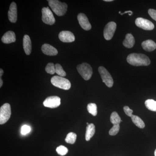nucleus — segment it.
<instances>
[{"instance_id": "obj_1", "label": "nucleus", "mask_w": 156, "mask_h": 156, "mask_svg": "<svg viewBox=\"0 0 156 156\" xmlns=\"http://www.w3.org/2000/svg\"><path fill=\"white\" fill-rule=\"evenodd\" d=\"M127 60L128 63L134 66H147L151 63L149 57L141 53H131L127 57Z\"/></svg>"}, {"instance_id": "obj_2", "label": "nucleus", "mask_w": 156, "mask_h": 156, "mask_svg": "<svg viewBox=\"0 0 156 156\" xmlns=\"http://www.w3.org/2000/svg\"><path fill=\"white\" fill-rule=\"evenodd\" d=\"M48 1L49 6L54 13L57 16H63L66 13L68 8L66 3L61 2L57 0H50Z\"/></svg>"}, {"instance_id": "obj_3", "label": "nucleus", "mask_w": 156, "mask_h": 156, "mask_svg": "<svg viewBox=\"0 0 156 156\" xmlns=\"http://www.w3.org/2000/svg\"><path fill=\"white\" fill-rule=\"evenodd\" d=\"M51 82L53 86L64 90H69L71 86L68 80L59 76H54L51 78Z\"/></svg>"}, {"instance_id": "obj_4", "label": "nucleus", "mask_w": 156, "mask_h": 156, "mask_svg": "<svg viewBox=\"0 0 156 156\" xmlns=\"http://www.w3.org/2000/svg\"><path fill=\"white\" fill-rule=\"evenodd\" d=\"M77 69L78 72L85 80H90L93 73L91 66L85 62L77 66Z\"/></svg>"}, {"instance_id": "obj_5", "label": "nucleus", "mask_w": 156, "mask_h": 156, "mask_svg": "<svg viewBox=\"0 0 156 156\" xmlns=\"http://www.w3.org/2000/svg\"><path fill=\"white\" fill-rule=\"evenodd\" d=\"M11 114V105L5 103L0 108V124L3 125L8 122Z\"/></svg>"}, {"instance_id": "obj_6", "label": "nucleus", "mask_w": 156, "mask_h": 156, "mask_svg": "<svg viewBox=\"0 0 156 156\" xmlns=\"http://www.w3.org/2000/svg\"><path fill=\"white\" fill-rule=\"evenodd\" d=\"M98 70L103 83H104L108 87L111 88L113 85L114 81L109 73L103 66H100L98 68Z\"/></svg>"}, {"instance_id": "obj_7", "label": "nucleus", "mask_w": 156, "mask_h": 156, "mask_svg": "<svg viewBox=\"0 0 156 156\" xmlns=\"http://www.w3.org/2000/svg\"><path fill=\"white\" fill-rule=\"evenodd\" d=\"M42 20L43 22L50 25H53L55 23V18L49 7L43 8L42 9Z\"/></svg>"}, {"instance_id": "obj_8", "label": "nucleus", "mask_w": 156, "mask_h": 156, "mask_svg": "<svg viewBox=\"0 0 156 156\" xmlns=\"http://www.w3.org/2000/svg\"><path fill=\"white\" fill-rule=\"evenodd\" d=\"M116 27V24L114 22H110L106 24L104 30V37L105 40L107 41L111 40L114 34Z\"/></svg>"}, {"instance_id": "obj_9", "label": "nucleus", "mask_w": 156, "mask_h": 156, "mask_svg": "<svg viewBox=\"0 0 156 156\" xmlns=\"http://www.w3.org/2000/svg\"><path fill=\"white\" fill-rule=\"evenodd\" d=\"M61 104V99L56 96H50L46 98L43 105L46 107L54 108L58 107Z\"/></svg>"}, {"instance_id": "obj_10", "label": "nucleus", "mask_w": 156, "mask_h": 156, "mask_svg": "<svg viewBox=\"0 0 156 156\" xmlns=\"http://www.w3.org/2000/svg\"><path fill=\"white\" fill-rule=\"evenodd\" d=\"M135 24L136 26L144 30H152L154 28V25L153 23L147 19L141 17L136 18L135 20Z\"/></svg>"}, {"instance_id": "obj_11", "label": "nucleus", "mask_w": 156, "mask_h": 156, "mask_svg": "<svg viewBox=\"0 0 156 156\" xmlns=\"http://www.w3.org/2000/svg\"><path fill=\"white\" fill-rule=\"evenodd\" d=\"M58 38L61 41L64 43H71L75 40L73 34L69 31H62L58 34Z\"/></svg>"}, {"instance_id": "obj_12", "label": "nucleus", "mask_w": 156, "mask_h": 156, "mask_svg": "<svg viewBox=\"0 0 156 156\" xmlns=\"http://www.w3.org/2000/svg\"><path fill=\"white\" fill-rule=\"evenodd\" d=\"M77 19L82 28L86 30H89L92 28L89 20L85 14L80 13L78 15Z\"/></svg>"}, {"instance_id": "obj_13", "label": "nucleus", "mask_w": 156, "mask_h": 156, "mask_svg": "<svg viewBox=\"0 0 156 156\" xmlns=\"http://www.w3.org/2000/svg\"><path fill=\"white\" fill-rule=\"evenodd\" d=\"M17 6L16 3L13 2L10 5L8 12L9 20L11 23H15L17 20Z\"/></svg>"}, {"instance_id": "obj_14", "label": "nucleus", "mask_w": 156, "mask_h": 156, "mask_svg": "<svg viewBox=\"0 0 156 156\" xmlns=\"http://www.w3.org/2000/svg\"><path fill=\"white\" fill-rule=\"evenodd\" d=\"M42 52L48 56H56L58 54V51L56 48L49 44H45L42 46Z\"/></svg>"}, {"instance_id": "obj_15", "label": "nucleus", "mask_w": 156, "mask_h": 156, "mask_svg": "<svg viewBox=\"0 0 156 156\" xmlns=\"http://www.w3.org/2000/svg\"><path fill=\"white\" fill-rule=\"evenodd\" d=\"M2 41L5 44H11L16 41V36L14 32L12 31L7 32L2 37Z\"/></svg>"}, {"instance_id": "obj_16", "label": "nucleus", "mask_w": 156, "mask_h": 156, "mask_svg": "<svg viewBox=\"0 0 156 156\" xmlns=\"http://www.w3.org/2000/svg\"><path fill=\"white\" fill-rule=\"evenodd\" d=\"M23 48L26 54L30 55L32 50L31 41L30 37L27 35H25L23 37Z\"/></svg>"}, {"instance_id": "obj_17", "label": "nucleus", "mask_w": 156, "mask_h": 156, "mask_svg": "<svg viewBox=\"0 0 156 156\" xmlns=\"http://www.w3.org/2000/svg\"><path fill=\"white\" fill-rule=\"evenodd\" d=\"M141 46L144 50L148 52L154 51L156 49V44L152 40H148L143 42Z\"/></svg>"}, {"instance_id": "obj_18", "label": "nucleus", "mask_w": 156, "mask_h": 156, "mask_svg": "<svg viewBox=\"0 0 156 156\" xmlns=\"http://www.w3.org/2000/svg\"><path fill=\"white\" fill-rule=\"evenodd\" d=\"M134 43H135V40L133 36L131 34H127L126 38L123 41V45L126 48H131L134 46Z\"/></svg>"}, {"instance_id": "obj_19", "label": "nucleus", "mask_w": 156, "mask_h": 156, "mask_svg": "<svg viewBox=\"0 0 156 156\" xmlns=\"http://www.w3.org/2000/svg\"><path fill=\"white\" fill-rule=\"evenodd\" d=\"M95 126L94 124L91 123L87 126L86 129V140L87 141H89L90 139L95 134Z\"/></svg>"}, {"instance_id": "obj_20", "label": "nucleus", "mask_w": 156, "mask_h": 156, "mask_svg": "<svg viewBox=\"0 0 156 156\" xmlns=\"http://www.w3.org/2000/svg\"><path fill=\"white\" fill-rule=\"evenodd\" d=\"M131 118L133 122L138 128H143L145 127V124L144 122L139 117L135 115H133L131 117Z\"/></svg>"}, {"instance_id": "obj_21", "label": "nucleus", "mask_w": 156, "mask_h": 156, "mask_svg": "<svg viewBox=\"0 0 156 156\" xmlns=\"http://www.w3.org/2000/svg\"><path fill=\"white\" fill-rule=\"evenodd\" d=\"M147 108L151 111L156 112V101L153 99H147L145 102Z\"/></svg>"}, {"instance_id": "obj_22", "label": "nucleus", "mask_w": 156, "mask_h": 156, "mask_svg": "<svg viewBox=\"0 0 156 156\" xmlns=\"http://www.w3.org/2000/svg\"><path fill=\"white\" fill-rule=\"evenodd\" d=\"M110 121L113 125H119L120 122H122L121 118L118 113L115 112L112 113L110 117Z\"/></svg>"}, {"instance_id": "obj_23", "label": "nucleus", "mask_w": 156, "mask_h": 156, "mask_svg": "<svg viewBox=\"0 0 156 156\" xmlns=\"http://www.w3.org/2000/svg\"><path fill=\"white\" fill-rule=\"evenodd\" d=\"M87 110L89 113L91 114L94 116L97 115V105L95 103H89L87 105Z\"/></svg>"}, {"instance_id": "obj_24", "label": "nucleus", "mask_w": 156, "mask_h": 156, "mask_svg": "<svg viewBox=\"0 0 156 156\" xmlns=\"http://www.w3.org/2000/svg\"><path fill=\"white\" fill-rule=\"evenodd\" d=\"M76 137L77 135L75 133L70 132L65 138L66 142L70 144H73L76 142Z\"/></svg>"}, {"instance_id": "obj_25", "label": "nucleus", "mask_w": 156, "mask_h": 156, "mask_svg": "<svg viewBox=\"0 0 156 156\" xmlns=\"http://www.w3.org/2000/svg\"><path fill=\"white\" fill-rule=\"evenodd\" d=\"M55 66V71L57 75H58L59 76L62 77L66 76V73L64 71L61 65L57 63Z\"/></svg>"}, {"instance_id": "obj_26", "label": "nucleus", "mask_w": 156, "mask_h": 156, "mask_svg": "<svg viewBox=\"0 0 156 156\" xmlns=\"http://www.w3.org/2000/svg\"><path fill=\"white\" fill-rule=\"evenodd\" d=\"M56 151L57 153L60 155L64 156L67 154L68 149L64 146L60 145L56 148Z\"/></svg>"}, {"instance_id": "obj_27", "label": "nucleus", "mask_w": 156, "mask_h": 156, "mask_svg": "<svg viewBox=\"0 0 156 156\" xmlns=\"http://www.w3.org/2000/svg\"><path fill=\"white\" fill-rule=\"evenodd\" d=\"M46 72L50 74L53 75L56 73L55 71V66L53 63H49L47 64L45 68Z\"/></svg>"}, {"instance_id": "obj_28", "label": "nucleus", "mask_w": 156, "mask_h": 156, "mask_svg": "<svg viewBox=\"0 0 156 156\" xmlns=\"http://www.w3.org/2000/svg\"><path fill=\"white\" fill-rule=\"evenodd\" d=\"M119 125H113V127H112L111 129L109 131V134L110 135H112V136H114V135H116L119 133Z\"/></svg>"}, {"instance_id": "obj_29", "label": "nucleus", "mask_w": 156, "mask_h": 156, "mask_svg": "<svg viewBox=\"0 0 156 156\" xmlns=\"http://www.w3.org/2000/svg\"><path fill=\"white\" fill-rule=\"evenodd\" d=\"M31 130L30 127L27 125H24L21 128V133L23 135H26L30 132Z\"/></svg>"}, {"instance_id": "obj_30", "label": "nucleus", "mask_w": 156, "mask_h": 156, "mask_svg": "<svg viewBox=\"0 0 156 156\" xmlns=\"http://www.w3.org/2000/svg\"><path fill=\"white\" fill-rule=\"evenodd\" d=\"M124 111L125 112V113L126 114V115L128 116L131 117L133 115V111L131 110V109L129 108V107L128 106H125L124 107Z\"/></svg>"}, {"instance_id": "obj_31", "label": "nucleus", "mask_w": 156, "mask_h": 156, "mask_svg": "<svg viewBox=\"0 0 156 156\" xmlns=\"http://www.w3.org/2000/svg\"><path fill=\"white\" fill-rule=\"evenodd\" d=\"M148 14L151 18L156 21V10L153 9H150L148 10Z\"/></svg>"}, {"instance_id": "obj_32", "label": "nucleus", "mask_w": 156, "mask_h": 156, "mask_svg": "<svg viewBox=\"0 0 156 156\" xmlns=\"http://www.w3.org/2000/svg\"><path fill=\"white\" fill-rule=\"evenodd\" d=\"M119 13L121 14V15H123V14H126V13H128V14H129V16H131V15H132V14H133V12H132V11H125V12H124V13H121V12L119 11Z\"/></svg>"}, {"instance_id": "obj_33", "label": "nucleus", "mask_w": 156, "mask_h": 156, "mask_svg": "<svg viewBox=\"0 0 156 156\" xmlns=\"http://www.w3.org/2000/svg\"><path fill=\"white\" fill-rule=\"evenodd\" d=\"M3 73H4V71L2 69H0V79H2V76L3 75Z\"/></svg>"}, {"instance_id": "obj_34", "label": "nucleus", "mask_w": 156, "mask_h": 156, "mask_svg": "<svg viewBox=\"0 0 156 156\" xmlns=\"http://www.w3.org/2000/svg\"><path fill=\"white\" fill-rule=\"evenodd\" d=\"M3 80L2 79H0V87H2L3 85Z\"/></svg>"}, {"instance_id": "obj_35", "label": "nucleus", "mask_w": 156, "mask_h": 156, "mask_svg": "<svg viewBox=\"0 0 156 156\" xmlns=\"http://www.w3.org/2000/svg\"><path fill=\"white\" fill-rule=\"evenodd\" d=\"M105 2H112L113 0H104Z\"/></svg>"}, {"instance_id": "obj_36", "label": "nucleus", "mask_w": 156, "mask_h": 156, "mask_svg": "<svg viewBox=\"0 0 156 156\" xmlns=\"http://www.w3.org/2000/svg\"><path fill=\"white\" fill-rule=\"evenodd\" d=\"M154 155L155 156H156V149L155 150V151H154Z\"/></svg>"}, {"instance_id": "obj_37", "label": "nucleus", "mask_w": 156, "mask_h": 156, "mask_svg": "<svg viewBox=\"0 0 156 156\" xmlns=\"http://www.w3.org/2000/svg\"><path fill=\"white\" fill-rule=\"evenodd\" d=\"M87 126H88V125H89V123L87 122Z\"/></svg>"}]
</instances>
